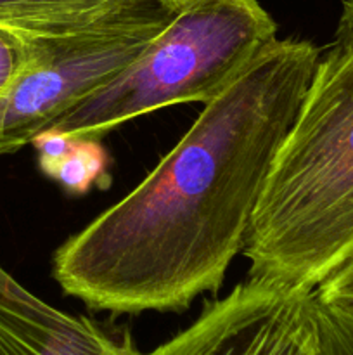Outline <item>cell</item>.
<instances>
[{
    "instance_id": "obj_5",
    "label": "cell",
    "mask_w": 353,
    "mask_h": 355,
    "mask_svg": "<svg viewBox=\"0 0 353 355\" xmlns=\"http://www.w3.org/2000/svg\"><path fill=\"white\" fill-rule=\"evenodd\" d=\"M144 355H320L314 291L248 277Z\"/></svg>"
},
{
    "instance_id": "obj_11",
    "label": "cell",
    "mask_w": 353,
    "mask_h": 355,
    "mask_svg": "<svg viewBox=\"0 0 353 355\" xmlns=\"http://www.w3.org/2000/svg\"><path fill=\"white\" fill-rule=\"evenodd\" d=\"M314 295L327 304L353 307V253L315 288Z\"/></svg>"
},
{
    "instance_id": "obj_10",
    "label": "cell",
    "mask_w": 353,
    "mask_h": 355,
    "mask_svg": "<svg viewBox=\"0 0 353 355\" xmlns=\"http://www.w3.org/2000/svg\"><path fill=\"white\" fill-rule=\"evenodd\" d=\"M44 40L0 28V96L35 61Z\"/></svg>"
},
{
    "instance_id": "obj_3",
    "label": "cell",
    "mask_w": 353,
    "mask_h": 355,
    "mask_svg": "<svg viewBox=\"0 0 353 355\" xmlns=\"http://www.w3.org/2000/svg\"><path fill=\"white\" fill-rule=\"evenodd\" d=\"M275 40V21L258 0H182L130 66L52 128L71 139H100L161 107L208 104Z\"/></svg>"
},
{
    "instance_id": "obj_6",
    "label": "cell",
    "mask_w": 353,
    "mask_h": 355,
    "mask_svg": "<svg viewBox=\"0 0 353 355\" xmlns=\"http://www.w3.org/2000/svg\"><path fill=\"white\" fill-rule=\"evenodd\" d=\"M0 355H144L130 335L35 297L0 266Z\"/></svg>"
},
{
    "instance_id": "obj_1",
    "label": "cell",
    "mask_w": 353,
    "mask_h": 355,
    "mask_svg": "<svg viewBox=\"0 0 353 355\" xmlns=\"http://www.w3.org/2000/svg\"><path fill=\"white\" fill-rule=\"evenodd\" d=\"M320 54L310 40L269 45L135 189L55 250L61 290L114 315L183 312L217 293Z\"/></svg>"
},
{
    "instance_id": "obj_13",
    "label": "cell",
    "mask_w": 353,
    "mask_h": 355,
    "mask_svg": "<svg viewBox=\"0 0 353 355\" xmlns=\"http://www.w3.org/2000/svg\"><path fill=\"white\" fill-rule=\"evenodd\" d=\"M343 2H345V3H346V6H348V7H350V9H352V10H353V0H343Z\"/></svg>"
},
{
    "instance_id": "obj_8",
    "label": "cell",
    "mask_w": 353,
    "mask_h": 355,
    "mask_svg": "<svg viewBox=\"0 0 353 355\" xmlns=\"http://www.w3.org/2000/svg\"><path fill=\"white\" fill-rule=\"evenodd\" d=\"M109 156L99 139H73L71 149L52 172L68 193L85 194L93 186H109Z\"/></svg>"
},
{
    "instance_id": "obj_9",
    "label": "cell",
    "mask_w": 353,
    "mask_h": 355,
    "mask_svg": "<svg viewBox=\"0 0 353 355\" xmlns=\"http://www.w3.org/2000/svg\"><path fill=\"white\" fill-rule=\"evenodd\" d=\"M320 355H353V307L327 304L314 295Z\"/></svg>"
},
{
    "instance_id": "obj_12",
    "label": "cell",
    "mask_w": 353,
    "mask_h": 355,
    "mask_svg": "<svg viewBox=\"0 0 353 355\" xmlns=\"http://www.w3.org/2000/svg\"><path fill=\"white\" fill-rule=\"evenodd\" d=\"M31 144L35 146L38 153V166L45 175L51 177L55 166L61 163V159L71 149L73 139L62 132L51 128V130L42 132Z\"/></svg>"
},
{
    "instance_id": "obj_7",
    "label": "cell",
    "mask_w": 353,
    "mask_h": 355,
    "mask_svg": "<svg viewBox=\"0 0 353 355\" xmlns=\"http://www.w3.org/2000/svg\"><path fill=\"white\" fill-rule=\"evenodd\" d=\"M182 0H0V28L35 38H68L170 21Z\"/></svg>"
},
{
    "instance_id": "obj_4",
    "label": "cell",
    "mask_w": 353,
    "mask_h": 355,
    "mask_svg": "<svg viewBox=\"0 0 353 355\" xmlns=\"http://www.w3.org/2000/svg\"><path fill=\"white\" fill-rule=\"evenodd\" d=\"M168 23L42 42L35 61L0 96V155L19 151L54 127L87 96L130 66Z\"/></svg>"
},
{
    "instance_id": "obj_2",
    "label": "cell",
    "mask_w": 353,
    "mask_h": 355,
    "mask_svg": "<svg viewBox=\"0 0 353 355\" xmlns=\"http://www.w3.org/2000/svg\"><path fill=\"white\" fill-rule=\"evenodd\" d=\"M242 253L251 279L310 291L353 253V10L345 2L273 158Z\"/></svg>"
}]
</instances>
